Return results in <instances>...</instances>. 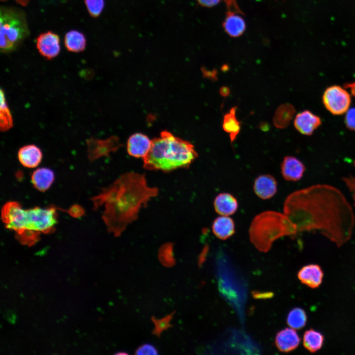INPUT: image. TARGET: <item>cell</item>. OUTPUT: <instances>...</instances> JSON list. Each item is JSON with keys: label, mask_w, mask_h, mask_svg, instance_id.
<instances>
[{"label": "cell", "mask_w": 355, "mask_h": 355, "mask_svg": "<svg viewBox=\"0 0 355 355\" xmlns=\"http://www.w3.org/2000/svg\"><path fill=\"white\" fill-rule=\"evenodd\" d=\"M284 212L298 232L318 231L338 247L352 237L355 223L352 207L333 186L316 184L291 193L284 201Z\"/></svg>", "instance_id": "cell-1"}, {"label": "cell", "mask_w": 355, "mask_h": 355, "mask_svg": "<svg viewBox=\"0 0 355 355\" xmlns=\"http://www.w3.org/2000/svg\"><path fill=\"white\" fill-rule=\"evenodd\" d=\"M158 192L157 188L148 185L144 175L129 172L121 175L92 200L95 209L104 206L102 218L107 229L119 237Z\"/></svg>", "instance_id": "cell-2"}, {"label": "cell", "mask_w": 355, "mask_h": 355, "mask_svg": "<svg viewBox=\"0 0 355 355\" xmlns=\"http://www.w3.org/2000/svg\"><path fill=\"white\" fill-rule=\"evenodd\" d=\"M1 215L5 227L15 233L16 238L21 244L28 246L38 241L40 234L52 232L57 223L55 208L24 209L16 201L6 202Z\"/></svg>", "instance_id": "cell-3"}, {"label": "cell", "mask_w": 355, "mask_h": 355, "mask_svg": "<svg viewBox=\"0 0 355 355\" xmlns=\"http://www.w3.org/2000/svg\"><path fill=\"white\" fill-rule=\"evenodd\" d=\"M197 157L191 143L164 131L160 137L152 140L150 149L143 158V167L148 170L170 172L188 168Z\"/></svg>", "instance_id": "cell-4"}, {"label": "cell", "mask_w": 355, "mask_h": 355, "mask_svg": "<svg viewBox=\"0 0 355 355\" xmlns=\"http://www.w3.org/2000/svg\"><path fill=\"white\" fill-rule=\"evenodd\" d=\"M295 224L284 214L267 211L256 215L248 230L250 242L262 252H267L278 239L297 233Z\"/></svg>", "instance_id": "cell-5"}, {"label": "cell", "mask_w": 355, "mask_h": 355, "mask_svg": "<svg viewBox=\"0 0 355 355\" xmlns=\"http://www.w3.org/2000/svg\"><path fill=\"white\" fill-rule=\"evenodd\" d=\"M0 51L7 53L14 50L29 34L24 12L15 8H0Z\"/></svg>", "instance_id": "cell-6"}, {"label": "cell", "mask_w": 355, "mask_h": 355, "mask_svg": "<svg viewBox=\"0 0 355 355\" xmlns=\"http://www.w3.org/2000/svg\"><path fill=\"white\" fill-rule=\"evenodd\" d=\"M322 101L325 108L332 114L341 115L349 109L351 98L348 92L343 87L333 85L324 91Z\"/></svg>", "instance_id": "cell-7"}, {"label": "cell", "mask_w": 355, "mask_h": 355, "mask_svg": "<svg viewBox=\"0 0 355 355\" xmlns=\"http://www.w3.org/2000/svg\"><path fill=\"white\" fill-rule=\"evenodd\" d=\"M36 45L40 54L47 59L55 58L60 51L59 37L51 31L39 35Z\"/></svg>", "instance_id": "cell-8"}, {"label": "cell", "mask_w": 355, "mask_h": 355, "mask_svg": "<svg viewBox=\"0 0 355 355\" xmlns=\"http://www.w3.org/2000/svg\"><path fill=\"white\" fill-rule=\"evenodd\" d=\"M152 140L142 133H135L131 135L127 141V150L128 154L135 158H144L148 154Z\"/></svg>", "instance_id": "cell-9"}, {"label": "cell", "mask_w": 355, "mask_h": 355, "mask_svg": "<svg viewBox=\"0 0 355 355\" xmlns=\"http://www.w3.org/2000/svg\"><path fill=\"white\" fill-rule=\"evenodd\" d=\"M320 118L309 110L298 113L294 120V126L301 134L311 135L321 124Z\"/></svg>", "instance_id": "cell-10"}, {"label": "cell", "mask_w": 355, "mask_h": 355, "mask_svg": "<svg viewBox=\"0 0 355 355\" xmlns=\"http://www.w3.org/2000/svg\"><path fill=\"white\" fill-rule=\"evenodd\" d=\"M242 14L228 10L222 26L224 32L230 37L237 38L242 36L247 28V25Z\"/></svg>", "instance_id": "cell-11"}, {"label": "cell", "mask_w": 355, "mask_h": 355, "mask_svg": "<svg viewBox=\"0 0 355 355\" xmlns=\"http://www.w3.org/2000/svg\"><path fill=\"white\" fill-rule=\"evenodd\" d=\"M297 277L302 284L310 288H316L322 282L323 272L320 265L310 264L302 267L298 271Z\"/></svg>", "instance_id": "cell-12"}, {"label": "cell", "mask_w": 355, "mask_h": 355, "mask_svg": "<svg viewBox=\"0 0 355 355\" xmlns=\"http://www.w3.org/2000/svg\"><path fill=\"white\" fill-rule=\"evenodd\" d=\"M283 178L287 181H296L303 176L305 167L297 158L287 156L284 157L281 166Z\"/></svg>", "instance_id": "cell-13"}, {"label": "cell", "mask_w": 355, "mask_h": 355, "mask_svg": "<svg viewBox=\"0 0 355 355\" xmlns=\"http://www.w3.org/2000/svg\"><path fill=\"white\" fill-rule=\"evenodd\" d=\"M255 194L260 198L266 200L273 197L277 191V182L271 175L266 174L256 178L253 184Z\"/></svg>", "instance_id": "cell-14"}, {"label": "cell", "mask_w": 355, "mask_h": 355, "mask_svg": "<svg viewBox=\"0 0 355 355\" xmlns=\"http://www.w3.org/2000/svg\"><path fill=\"white\" fill-rule=\"evenodd\" d=\"M300 342V338L298 334L292 328H285L280 331L275 338V344L278 349L285 353L295 350Z\"/></svg>", "instance_id": "cell-15"}, {"label": "cell", "mask_w": 355, "mask_h": 355, "mask_svg": "<svg viewBox=\"0 0 355 355\" xmlns=\"http://www.w3.org/2000/svg\"><path fill=\"white\" fill-rule=\"evenodd\" d=\"M42 153L40 148L34 144H28L21 147L18 152V158L24 167L34 168L41 162Z\"/></svg>", "instance_id": "cell-16"}, {"label": "cell", "mask_w": 355, "mask_h": 355, "mask_svg": "<svg viewBox=\"0 0 355 355\" xmlns=\"http://www.w3.org/2000/svg\"><path fill=\"white\" fill-rule=\"evenodd\" d=\"M214 208L219 214L228 216L234 214L238 209V203L236 198L228 193H221L215 198Z\"/></svg>", "instance_id": "cell-17"}, {"label": "cell", "mask_w": 355, "mask_h": 355, "mask_svg": "<svg viewBox=\"0 0 355 355\" xmlns=\"http://www.w3.org/2000/svg\"><path fill=\"white\" fill-rule=\"evenodd\" d=\"M212 228L214 235L222 240L229 238L235 232L234 222L228 216L221 215L216 218L213 223Z\"/></svg>", "instance_id": "cell-18"}, {"label": "cell", "mask_w": 355, "mask_h": 355, "mask_svg": "<svg viewBox=\"0 0 355 355\" xmlns=\"http://www.w3.org/2000/svg\"><path fill=\"white\" fill-rule=\"evenodd\" d=\"M54 173L47 168H38L33 172L31 181L34 186L40 191L48 189L54 181Z\"/></svg>", "instance_id": "cell-19"}, {"label": "cell", "mask_w": 355, "mask_h": 355, "mask_svg": "<svg viewBox=\"0 0 355 355\" xmlns=\"http://www.w3.org/2000/svg\"><path fill=\"white\" fill-rule=\"evenodd\" d=\"M295 113L294 106L285 103L280 106L276 109L273 116L274 126L279 129H284L288 126Z\"/></svg>", "instance_id": "cell-20"}, {"label": "cell", "mask_w": 355, "mask_h": 355, "mask_svg": "<svg viewBox=\"0 0 355 355\" xmlns=\"http://www.w3.org/2000/svg\"><path fill=\"white\" fill-rule=\"evenodd\" d=\"M86 40L84 35L76 30H71L66 33L65 45L68 51L73 52L83 51L85 48Z\"/></svg>", "instance_id": "cell-21"}, {"label": "cell", "mask_w": 355, "mask_h": 355, "mask_svg": "<svg viewBox=\"0 0 355 355\" xmlns=\"http://www.w3.org/2000/svg\"><path fill=\"white\" fill-rule=\"evenodd\" d=\"M324 340V336L320 332L312 328L306 330L303 335V346L312 353L317 352L322 348Z\"/></svg>", "instance_id": "cell-22"}, {"label": "cell", "mask_w": 355, "mask_h": 355, "mask_svg": "<svg viewBox=\"0 0 355 355\" xmlns=\"http://www.w3.org/2000/svg\"><path fill=\"white\" fill-rule=\"evenodd\" d=\"M236 107H232L223 117L222 127L224 131L229 134L231 142L235 141L241 129V122L236 116Z\"/></svg>", "instance_id": "cell-23"}, {"label": "cell", "mask_w": 355, "mask_h": 355, "mask_svg": "<svg viewBox=\"0 0 355 355\" xmlns=\"http://www.w3.org/2000/svg\"><path fill=\"white\" fill-rule=\"evenodd\" d=\"M307 317L305 311L301 308H294L288 313L286 319L288 325L294 329L303 328L307 322Z\"/></svg>", "instance_id": "cell-24"}, {"label": "cell", "mask_w": 355, "mask_h": 355, "mask_svg": "<svg viewBox=\"0 0 355 355\" xmlns=\"http://www.w3.org/2000/svg\"><path fill=\"white\" fill-rule=\"evenodd\" d=\"M88 152L91 159L94 160L100 156L107 155L111 148H109L108 142L90 139L87 142Z\"/></svg>", "instance_id": "cell-25"}, {"label": "cell", "mask_w": 355, "mask_h": 355, "mask_svg": "<svg viewBox=\"0 0 355 355\" xmlns=\"http://www.w3.org/2000/svg\"><path fill=\"white\" fill-rule=\"evenodd\" d=\"M176 311L166 315L160 319H156L154 316L151 318V321L154 325V328L152 330V334L160 337L162 333L173 326L171 321L173 319Z\"/></svg>", "instance_id": "cell-26"}, {"label": "cell", "mask_w": 355, "mask_h": 355, "mask_svg": "<svg viewBox=\"0 0 355 355\" xmlns=\"http://www.w3.org/2000/svg\"><path fill=\"white\" fill-rule=\"evenodd\" d=\"M158 259L165 267H172L175 265L176 259L174 256L172 244L167 243L161 247L159 250Z\"/></svg>", "instance_id": "cell-27"}, {"label": "cell", "mask_w": 355, "mask_h": 355, "mask_svg": "<svg viewBox=\"0 0 355 355\" xmlns=\"http://www.w3.org/2000/svg\"><path fill=\"white\" fill-rule=\"evenodd\" d=\"M12 126V119L7 106L3 91L1 90L0 104V129L1 131H6Z\"/></svg>", "instance_id": "cell-28"}, {"label": "cell", "mask_w": 355, "mask_h": 355, "mask_svg": "<svg viewBox=\"0 0 355 355\" xmlns=\"http://www.w3.org/2000/svg\"><path fill=\"white\" fill-rule=\"evenodd\" d=\"M87 10L93 17L99 16L105 6L104 0H84Z\"/></svg>", "instance_id": "cell-29"}, {"label": "cell", "mask_w": 355, "mask_h": 355, "mask_svg": "<svg viewBox=\"0 0 355 355\" xmlns=\"http://www.w3.org/2000/svg\"><path fill=\"white\" fill-rule=\"evenodd\" d=\"M158 354V351L155 347L149 343H144L140 346L135 353V355H156Z\"/></svg>", "instance_id": "cell-30"}, {"label": "cell", "mask_w": 355, "mask_h": 355, "mask_svg": "<svg viewBox=\"0 0 355 355\" xmlns=\"http://www.w3.org/2000/svg\"><path fill=\"white\" fill-rule=\"evenodd\" d=\"M345 123L351 130L355 131V108L349 109L346 112Z\"/></svg>", "instance_id": "cell-31"}, {"label": "cell", "mask_w": 355, "mask_h": 355, "mask_svg": "<svg viewBox=\"0 0 355 355\" xmlns=\"http://www.w3.org/2000/svg\"><path fill=\"white\" fill-rule=\"evenodd\" d=\"M224 1L228 10L244 15V12L239 6L237 0H224Z\"/></svg>", "instance_id": "cell-32"}, {"label": "cell", "mask_w": 355, "mask_h": 355, "mask_svg": "<svg viewBox=\"0 0 355 355\" xmlns=\"http://www.w3.org/2000/svg\"><path fill=\"white\" fill-rule=\"evenodd\" d=\"M343 180L352 192L353 198L355 205V178L354 177H348L344 178Z\"/></svg>", "instance_id": "cell-33"}, {"label": "cell", "mask_w": 355, "mask_h": 355, "mask_svg": "<svg viewBox=\"0 0 355 355\" xmlns=\"http://www.w3.org/2000/svg\"><path fill=\"white\" fill-rule=\"evenodd\" d=\"M222 0H196L198 3L205 7L211 8L219 4Z\"/></svg>", "instance_id": "cell-34"}, {"label": "cell", "mask_w": 355, "mask_h": 355, "mask_svg": "<svg viewBox=\"0 0 355 355\" xmlns=\"http://www.w3.org/2000/svg\"><path fill=\"white\" fill-rule=\"evenodd\" d=\"M230 89L227 86H222L219 90L220 94L223 97H227L230 94Z\"/></svg>", "instance_id": "cell-35"}, {"label": "cell", "mask_w": 355, "mask_h": 355, "mask_svg": "<svg viewBox=\"0 0 355 355\" xmlns=\"http://www.w3.org/2000/svg\"><path fill=\"white\" fill-rule=\"evenodd\" d=\"M345 86V88L350 89L352 95L355 97V82L351 83H347Z\"/></svg>", "instance_id": "cell-36"}, {"label": "cell", "mask_w": 355, "mask_h": 355, "mask_svg": "<svg viewBox=\"0 0 355 355\" xmlns=\"http://www.w3.org/2000/svg\"><path fill=\"white\" fill-rule=\"evenodd\" d=\"M115 355H128V354L127 352H125V351H123V352L120 351L119 352H118V353H115Z\"/></svg>", "instance_id": "cell-37"}, {"label": "cell", "mask_w": 355, "mask_h": 355, "mask_svg": "<svg viewBox=\"0 0 355 355\" xmlns=\"http://www.w3.org/2000/svg\"></svg>", "instance_id": "cell-38"}]
</instances>
